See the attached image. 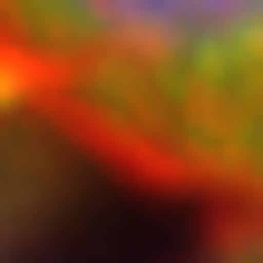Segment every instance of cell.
<instances>
[{
  "instance_id": "obj_1",
  "label": "cell",
  "mask_w": 263,
  "mask_h": 263,
  "mask_svg": "<svg viewBox=\"0 0 263 263\" xmlns=\"http://www.w3.org/2000/svg\"><path fill=\"white\" fill-rule=\"evenodd\" d=\"M0 117L263 224V0H0Z\"/></svg>"
},
{
  "instance_id": "obj_2",
  "label": "cell",
  "mask_w": 263,
  "mask_h": 263,
  "mask_svg": "<svg viewBox=\"0 0 263 263\" xmlns=\"http://www.w3.org/2000/svg\"><path fill=\"white\" fill-rule=\"evenodd\" d=\"M195 263H263V224H215V244Z\"/></svg>"
}]
</instances>
